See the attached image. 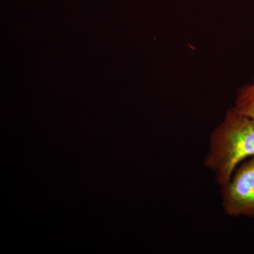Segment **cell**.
Here are the masks:
<instances>
[{"instance_id":"277c9868","label":"cell","mask_w":254,"mask_h":254,"mask_svg":"<svg viewBox=\"0 0 254 254\" xmlns=\"http://www.w3.org/2000/svg\"></svg>"},{"instance_id":"6da1fadb","label":"cell","mask_w":254,"mask_h":254,"mask_svg":"<svg viewBox=\"0 0 254 254\" xmlns=\"http://www.w3.org/2000/svg\"><path fill=\"white\" fill-rule=\"evenodd\" d=\"M254 157V120L239 113L233 107L210 136L205 168L214 174L219 187L226 185L235 169Z\"/></svg>"},{"instance_id":"7a4b0ae2","label":"cell","mask_w":254,"mask_h":254,"mask_svg":"<svg viewBox=\"0 0 254 254\" xmlns=\"http://www.w3.org/2000/svg\"><path fill=\"white\" fill-rule=\"evenodd\" d=\"M222 207L229 216L254 218V157L240 164L220 187Z\"/></svg>"},{"instance_id":"3957f363","label":"cell","mask_w":254,"mask_h":254,"mask_svg":"<svg viewBox=\"0 0 254 254\" xmlns=\"http://www.w3.org/2000/svg\"><path fill=\"white\" fill-rule=\"evenodd\" d=\"M233 108L239 113L254 120V81L238 90Z\"/></svg>"}]
</instances>
